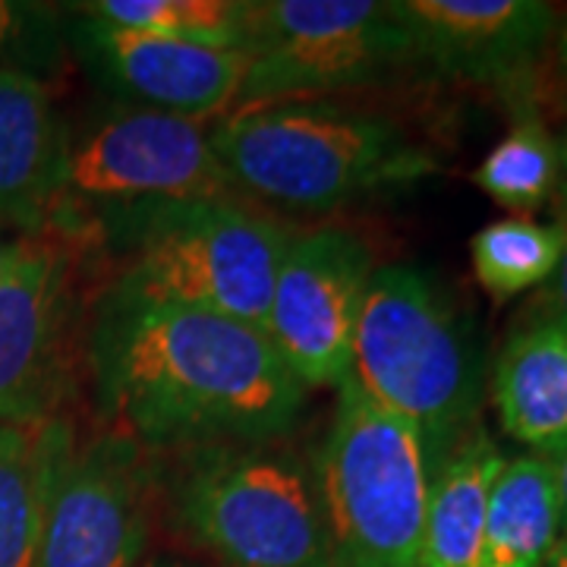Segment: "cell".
I'll return each mask as SVG.
<instances>
[{"label":"cell","instance_id":"83f0119b","mask_svg":"<svg viewBox=\"0 0 567 567\" xmlns=\"http://www.w3.org/2000/svg\"><path fill=\"white\" fill-rule=\"evenodd\" d=\"M13 244H17V240H7V237H3V230H0V271H3V265H7V259H10V249H13Z\"/></svg>","mask_w":567,"mask_h":567},{"label":"cell","instance_id":"ffe728a7","mask_svg":"<svg viewBox=\"0 0 567 567\" xmlns=\"http://www.w3.org/2000/svg\"><path fill=\"white\" fill-rule=\"evenodd\" d=\"M492 203L527 215L551 203L558 189V140L536 107H517L502 142L473 171Z\"/></svg>","mask_w":567,"mask_h":567},{"label":"cell","instance_id":"d4e9b609","mask_svg":"<svg viewBox=\"0 0 567 567\" xmlns=\"http://www.w3.org/2000/svg\"><path fill=\"white\" fill-rule=\"evenodd\" d=\"M551 466V480H555V492H558V511H561V539H567V447L546 457Z\"/></svg>","mask_w":567,"mask_h":567},{"label":"cell","instance_id":"5b68a950","mask_svg":"<svg viewBox=\"0 0 567 567\" xmlns=\"http://www.w3.org/2000/svg\"><path fill=\"white\" fill-rule=\"evenodd\" d=\"M347 379L423 435L432 470L476 429L483 353L442 284L416 265H375Z\"/></svg>","mask_w":567,"mask_h":567},{"label":"cell","instance_id":"2e32d148","mask_svg":"<svg viewBox=\"0 0 567 567\" xmlns=\"http://www.w3.org/2000/svg\"><path fill=\"white\" fill-rule=\"evenodd\" d=\"M73 447L63 416L0 423V567H35L44 511Z\"/></svg>","mask_w":567,"mask_h":567},{"label":"cell","instance_id":"5bb4252c","mask_svg":"<svg viewBox=\"0 0 567 567\" xmlns=\"http://www.w3.org/2000/svg\"><path fill=\"white\" fill-rule=\"evenodd\" d=\"M66 126L32 70L0 61V230L48 234L61 196Z\"/></svg>","mask_w":567,"mask_h":567},{"label":"cell","instance_id":"277c9868","mask_svg":"<svg viewBox=\"0 0 567 567\" xmlns=\"http://www.w3.org/2000/svg\"><path fill=\"white\" fill-rule=\"evenodd\" d=\"M155 464L174 527L224 567H334L316 461L284 439L186 447Z\"/></svg>","mask_w":567,"mask_h":567},{"label":"cell","instance_id":"30bf717a","mask_svg":"<svg viewBox=\"0 0 567 567\" xmlns=\"http://www.w3.org/2000/svg\"><path fill=\"white\" fill-rule=\"evenodd\" d=\"M158 488L155 454L102 429L76 442L44 511L35 567H136Z\"/></svg>","mask_w":567,"mask_h":567},{"label":"cell","instance_id":"7c38bea8","mask_svg":"<svg viewBox=\"0 0 567 567\" xmlns=\"http://www.w3.org/2000/svg\"><path fill=\"white\" fill-rule=\"evenodd\" d=\"M555 10L543 0H394L410 73L498 89L511 111L536 107L533 82Z\"/></svg>","mask_w":567,"mask_h":567},{"label":"cell","instance_id":"4fadbf2b","mask_svg":"<svg viewBox=\"0 0 567 567\" xmlns=\"http://www.w3.org/2000/svg\"><path fill=\"white\" fill-rule=\"evenodd\" d=\"M70 44L111 102L205 123L227 117L246 76L244 51H221L73 17Z\"/></svg>","mask_w":567,"mask_h":567},{"label":"cell","instance_id":"603a6c76","mask_svg":"<svg viewBox=\"0 0 567 567\" xmlns=\"http://www.w3.org/2000/svg\"><path fill=\"white\" fill-rule=\"evenodd\" d=\"M551 212H555V224H558V230H561V259H558L551 278L546 281L548 287L546 300H543V316L567 324V193L555 189V196H551Z\"/></svg>","mask_w":567,"mask_h":567},{"label":"cell","instance_id":"7a4b0ae2","mask_svg":"<svg viewBox=\"0 0 567 567\" xmlns=\"http://www.w3.org/2000/svg\"><path fill=\"white\" fill-rule=\"evenodd\" d=\"M293 234V224L230 193L121 212L66 246L102 262L111 293L262 328Z\"/></svg>","mask_w":567,"mask_h":567},{"label":"cell","instance_id":"52a82bcc","mask_svg":"<svg viewBox=\"0 0 567 567\" xmlns=\"http://www.w3.org/2000/svg\"><path fill=\"white\" fill-rule=\"evenodd\" d=\"M230 193L237 189L205 123L111 102L66 126L61 196L48 234L73 246L121 212Z\"/></svg>","mask_w":567,"mask_h":567},{"label":"cell","instance_id":"9c48e42d","mask_svg":"<svg viewBox=\"0 0 567 567\" xmlns=\"http://www.w3.org/2000/svg\"><path fill=\"white\" fill-rule=\"evenodd\" d=\"M375 271L360 234L324 224L297 230L278 265L262 331L303 388H338L350 372V344L365 284Z\"/></svg>","mask_w":567,"mask_h":567},{"label":"cell","instance_id":"484cf974","mask_svg":"<svg viewBox=\"0 0 567 567\" xmlns=\"http://www.w3.org/2000/svg\"><path fill=\"white\" fill-rule=\"evenodd\" d=\"M555 140H558V189L567 193V126L555 133Z\"/></svg>","mask_w":567,"mask_h":567},{"label":"cell","instance_id":"7402d4cb","mask_svg":"<svg viewBox=\"0 0 567 567\" xmlns=\"http://www.w3.org/2000/svg\"><path fill=\"white\" fill-rule=\"evenodd\" d=\"M533 104L539 107L543 117H546V107L567 114V7L555 10V25L546 41L543 61L536 66Z\"/></svg>","mask_w":567,"mask_h":567},{"label":"cell","instance_id":"3957f363","mask_svg":"<svg viewBox=\"0 0 567 567\" xmlns=\"http://www.w3.org/2000/svg\"><path fill=\"white\" fill-rule=\"evenodd\" d=\"M208 136L240 196L293 212H331L442 167L394 117L344 99L234 111Z\"/></svg>","mask_w":567,"mask_h":567},{"label":"cell","instance_id":"6da1fadb","mask_svg":"<svg viewBox=\"0 0 567 567\" xmlns=\"http://www.w3.org/2000/svg\"><path fill=\"white\" fill-rule=\"evenodd\" d=\"M85 360L104 429L155 457L287 439L303 416V382L268 334L218 312L102 290Z\"/></svg>","mask_w":567,"mask_h":567},{"label":"cell","instance_id":"ac0fdd59","mask_svg":"<svg viewBox=\"0 0 567 567\" xmlns=\"http://www.w3.org/2000/svg\"><path fill=\"white\" fill-rule=\"evenodd\" d=\"M561 543L551 466L539 454L507 457L492 498L476 567H546Z\"/></svg>","mask_w":567,"mask_h":567},{"label":"cell","instance_id":"8fae6325","mask_svg":"<svg viewBox=\"0 0 567 567\" xmlns=\"http://www.w3.org/2000/svg\"><path fill=\"white\" fill-rule=\"evenodd\" d=\"M76 252L54 234L17 237L0 271V423L61 416L70 382Z\"/></svg>","mask_w":567,"mask_h":567},{"label":"cell","instance_id":"44dd1931","mask_svg":"<svg viewBox=\"0 0 567 567\" xmlns=\"http://www.w3.org/2000/svg\"><path fill=\"white\" fill-rule=\"evenodd\" d=\"M470 256L483 290L495 303H507L551 278L561 259V230L555 221L507 215L473 234Z\"/></svg>","mask_w":567,"mask_h":567},{"label":"cell","instance_id":"d6986e66","mask_svg":"<svg viewBox=\"0 0 567 567\" xmlns=\"http://www.w3.org/2000/svg\"><path fill=\"white\" fill-rule=\"evenodd\" d=\"M70 10L121 29L246 54L252 0H89Z\"/></svg>","mask_w":567,"mask_h":567},{"label":"cell","instance_id":"e0dca14e","mask_svg":"<svg viewBox=\"0 0 567 567\" xmlns=\"http://www.w3.org/2000/svg\"><path fill=\"white\" fill-rule=\"evenodd\" d=\"M505 461L476 425L432 470L420 567H476L488 498Z\"/></svg>","mask_w":567,"mask_h":567},{"label":"cell","instance_id":"4316f807","mask_svg":"<svg viewBox=\"0 0 567 567\" xmlns=\"http://www.w3.org/2000/svg\"><path fill=\"white\" fill-rule=\"evenodd\" d=\"M548 567H567V539H561L555 551H551V558H548Z\"/></svg>","mask_w":567,"mask_h":567},{"label":"cell","instance_id":"ba28073f","mask_svg":"<svg viewBox=\"0 0 567 567\" xmlns=\"http://www.w3.org/2000/svg\"><path fill=\"white\" fill-rule=\"evenodd\" d=\"M246 61L234 111L382 85L410 48L394 0H252Z\"/></svg>","mask_w":567,"mask_h":567},{"label":"cell","instance_id":"9a60e30c","mask_svg":"<svg viewBox=\"0 0 567 567\" xmlns=\"http://www.w3.org/2000/svg\"><path fill=\"white\" fill-rule=\"evenodd\" d=\"M498 423L529 454L551 457L567 447V324L548 316L517 328L492 365Z\"/></svg>","mask_w":567,"mask_h":567},{"label":"cell","instance_id":"8992f818","mask_svg":"<svg viewBox=\"0 0 567 567\" xmlns=\"http://www.w3.org/2000/svg\"><path fill=\"white\" fill-rule=\"evenodd\" d=\"M316 457L334 567H420L432 461L423 435L344 379Z\"/></svg>","mask_w":567,"mask_h":567},{"label":"cell","instance_id":"cb8c5ba5","mask_svg":"<svg viewBox=\"0 0 567 567\" xmlns=\"http://www.w3.org/2000/svg\"><path fill=\"white\" fill-rule=\"evenodd\" d=\"M41 10L35 7H20V3H0V44L13 41L22 32V25L39 20Z\"/></svg>","mask_w":567,"mask_h":567}]
</instances>
